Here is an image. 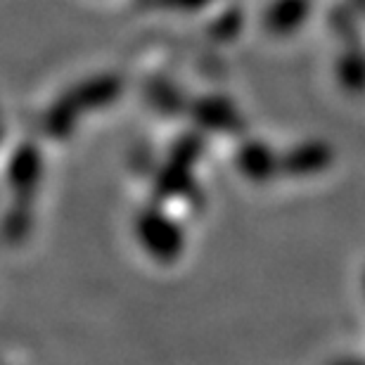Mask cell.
<instances>
[{
	"mask_svg": "<svg viewBox=\"0 0 365 365\" xmlns=\"http://www.w3.org/2000/svg\"><path fill=\"white\" fill-rule=\"evenodd\" d=\"M332 148L323 140H306L280 155V173L292 178H306L323 173L332 164Z\"/></svg>",
	"mask_w": 365,
	"mask_h": 365,
	"instance_id": "obj_1",
	"label": "cell"
},
{
	"mask_svg": "<svg viewBox=\"0 0 365 365\" xmlns=\"http://www.w3.org/2000/svg\"><path fill=\"white\" fill-rule=\"evenodd\" d=\"M192 116L209 133L235 135L245 128V119L240 109L223 95H207V98L197 100V105L192 107Z\"/></svg>",
	"mask_w": 365,
	"mask_h": 365,
	"instance_id": "obj_2",
	"label": "cell"
},
{
	"mask_svg": "<svg viewBox=\"0 0 365 365\" xmlns=\"http://www.w3.org/2000/svg\"><path fill=\"white\" fill-rule=\"evenodd\" d=\"M235 164L252 182H268L280 176V155L264 140H245L235 152Z\"/></svg>",
	"mask_w": 365,
	"mask_h": 365,
	"instance_id": "obj_3",
	"label": "cell"
},
{
	"mask_svg": "<svg viewBox=\"0 0 365 365\" xmlns=\"http://www.w3.org/2000/svg\"><path fill=\"white\" fill-rule=\"evenodd\" d=\"M311 14V0H273L264 14L266 29L275 36H289L302 29Z\"/></svg>",
	"mask_w": 365,
	"mask_h": 365,
	"instance_id": "obj_4",
	"label": "cell"
},
{
	"mask_svg": "<svg viewBox=\"0 0 365 365\" xmlns=\"http://www.w3.org/2000/svg\"><path fill=\"white\" fill-rule=\"evenodd\" d=\"M145 232H148V240H150L152 250L157 252V257L171 261L182 252V232L171 218H164L159 214L148 218Z\"/></svg>",
	"mask_w": 365,
	"mask_h": 365,
	"instance_id": "obj_5",
	"label": "cell"
},
{
	"mask_svg": "<svg viewBox=\"0 0 365 365\" xmlns=\"http://www.w3.org/2000/svg\"><path fill=\"white\" fill-rule=\"evenodd\" d=\"M337 78L349 93H365V53L351 46L337 62Z\"/></svg>",
	"mask_w": 365,
	"mask_h": 365,
	"instance_id": "obj_6",
	"label": "cell"
},
{
	"mask_svg": "<svg viewBox=\"0 0 365 365\" xmlns=\"http://www.w3.org/2000/svg\"><path fill=\"white\" fill-rule=\"evenodd\" d=\"M242 29V12L237 7H230V10L221 12L218 17L211 21V36L216 41H230L235 38Z\"/></svg>",
	"mask_w": 365,
	"mask_h": 365,
	"instance_id": "obj_7",
	"label": "cell"
},
{
	"mask_svg": "<svg viewBox=\"0 0 365 365\" xmlns=\"http://www.w3.org/2000/svg\"><path fill=\"white\" fill-rule=\"evenodd\" d=\"M166 3L180 7V10H200V7L209 5L211 0H166Z\"/></svg>",
	"mask_w": 365,
	"mask_h": 365,
	"instance_id": "obj_8",
	"label": "cell"
},
{
	"mask_svg": "<svg viewBox=\"0 0 365 365\" xmlns=\"http://www.w3.org/2000/svg\"><path fill=\"white\" fill-rule=\"evenodd\" d=\"M332 365H365V359H339Z\"/></svg>",
	"mask_w": 365,
	"mask_h": 365,
	"instance_id": "obj_9",
	"label": "cell"
},
{
	"mask_svg": "<svg viewBox=\"0 0 365 365\" xmlns=\"http://www.w3.org/2000/svg\"><path fill=\"white\" fill-rule=\"evenodd\" d=\"M354 3L359 5V7H356V10H363V12H365V0H354Z\"/></svg>",
	"mask_w": 365,
	"mask_h": 365,
	"instance_id": "obj_10",
	"label": "cell"
},
{
	"mask_svg": "<svg viewBox=\"0 0 365 365\" xmlns=\"http://www.w3.org/2000/svg\"><path fill=\"white\" fill-rule=\"evenodd\" d=\"M363 287H365V277H363Z\"/></svg>",
	"mask_w": 365,
	"mask_h": 365,
	"instance_id": "obj_11",
	"label": "cell"
}]
</instances>
